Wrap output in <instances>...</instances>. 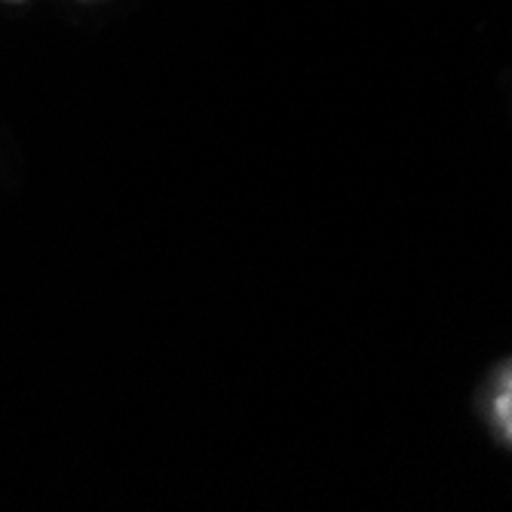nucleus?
Returning <instances> with one entry per match:
<instances>
[{
  "instance_id": "1",
  "label": "nucleus",
  "mask_w": 512,
  "mask_h": 512,
  "mask_svg": "<svg viewBox=\"0 0 512 512\" xmlns=\"http://www.w3.org/2000/svg\"><path fill=\"white\" fill-rule=\"evenodd\" d=\"M491 414H494V424L500 427V433L512 442V368L506 371V378L500 381V387L494 393Z\"/></svg>"
}]
</instances>
